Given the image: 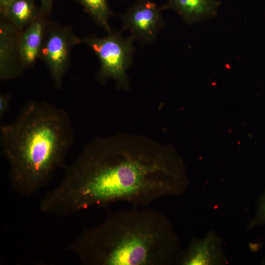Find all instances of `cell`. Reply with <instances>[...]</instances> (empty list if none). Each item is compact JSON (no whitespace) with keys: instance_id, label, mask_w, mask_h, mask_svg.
<instances>
[{"instance_id":"obj_1","label":"cell","mask_w":265,"mask_h":265,"mask_svg":"<svg viewBox=\"0 0 265 265\" xmlns=\"http://www.w3.org/2000/svg\"><path fill=\"white\" fill-rule=\"evenodd\" d=\"M188 185L183 162L170 148L119 134L88 142L65 167L61 182L43 196L41 206L48 214L59 216L118 201L145 206L182 194Z\"/></svg>"},{"instance_id":"obj_2","label":"cell","mask_w":265,"mask_h":265,"mask_svg":"<svg viewBox=\"0 0 265 265\" xmlns=\"http://www.w3.org/2000/svg\"><path fill=\"white\" fill-rule=\"evenodd\" d=\"M74 140L65 110L45 102H26L12 122L0 128L1 151L12 188L28 197L46 187L64 167Z\"/></svg>"},{"instance_id":"obj_3","label":"cell","mask_w":265,"mask_h":265,"mask_svg":"<svg viewBox=\"0 0 265 265\" xmlns=\"http://www.w3.org/2000/svg\"><path fill=\"white\" fill-rule=\"evenodd\" d=\"M179 248L169 219L148 208L110 212L67 247L85 265H168Z\"/></svg>"},{"instance_id":"obj_4","label":"cell","mask_w":265,"mask_h":265,"mask_svg":"<svg viewBox=\"0 0 265 265\" xmlns=\"http://www.w3.org/2000/svg\"><path fill=\"white\" fill-rule=\"evenodd\" d=\"M134 40L131 35L125 37L112 31L102 37H84L80 38V43L89 46L98 57L100 68L98 78L101 82L111 79L120 88H128L127 70L132 62Z\"/></svg>"},{"instance_id":"obj_5","label":"cell","mask_w":265,"mask_h":265,"mask_svg":"<svg viewBox=\"0 0 265 265\" xmlns=\"http://www.w3.org/2000/svg\"><path fill=\"white\" fill-rule=\"evenodd\" d=\"M47 29L39 57L47 65L54 85L58 89L62 86L68 68L71 50L80 43V38L68 27L52 26Z\"/></svg>"},{"instance_id":"obj_6","label":"cell","mask_w":265,"mask_h":265,"mask_svg":"<svg viewBox=\"0 0 265 265\" xmlns=\"http://www.w3.org/2000/svg\"><path fill=\"white\" fill-rule=\"evenodd\" d=\"M161 6L150 0H137L120 15L122 30L130 31L135 40L142 44L153 42L164 26Z\"/></svg>"},{"instance_id":"obj_7","label":"cell","mask_w":265,"mask_h":265,"mask_svg":"<svg viewBox=\"0 0 265 265\" xmlns=\"http://www.w3.org/2000/svg\"><path fill=\"white\" fill-rule=\"evenodd\" d=\"M9 21L0 22V78L7 80L21 76L23 67L18 53V31Z\"/></svg>"},{"instance_id":"obj_8","label":"cell","mask_w":265,"mask_h":265,"mask_svg":"<svg viewBox=\"0 0 265 265\" xmlns=\"http://www.w3.org/2000/svg\"><path fill=\"white\" fill-rule=\"evenodd\" d=\"M42 15L21 31L18 39V53L23 68L34 64L39 57L47 25Z\"/></svg>"},{"instance_id":"obj_9","label":"cell","mask_w":265,"mask_h":265,"mask_svg":"<svg viewBox=\"0 0 265 265\" xmlns=\"http://www.w3.org/2000/svg\"><path fill=\"white\" fill-rule=\"evenodd\" d=\"M218 239L211 234L203 239H192L187 249L178 254L175 263L182 265H213L220 262Z\"/></svg>"},{"instance_id":"obj_10","label":"cell","mask_w":265,"mask_h":265,"mask_svg":"<svg viewBox=\"0 0 265 265\" xmlns=\"http://www.w3.org/2000/svg\"><path fill=\"white\" fill-rule=\"evenodd\" d=\"M220 5L218 0H168L161 8L174 10L191 25L215 16Z\"/></svg>"},{"instance_id":"obj_11","label":"cell","mask_w":265,"mask_h":265,"mask_svg":"<svg viewBox=\"0 0 265 265\" xmlns=\"http://www.w3.org/2000/svg\"><path fill=\"white\" fill-rule=\"evenodd\" d=\"M19 31H22L41 15L34 0H15L0 12Z\"/></svg>"},{"instance_id":"obj_12","label":"cell","mask_w":265,"mask_h":265,"mask_svg":"<svg viewBox=\"0 0 265 265\" xmlns=\"http://www.w3.org/2000/svg\"><path fill=\"white\" fill-rule=\"evenodd\" d=\"M85 10L107 33L112 31L108 24L112 15L107 0H78Z\"/></svg>"},{"instance_id":"obj_13","label":"cell","mask_w":265,"mask_h":265,"mask_svg":"<svg viewBox=\"0 0 265 265\" xmlns=\"http://www.w3.org/2000/svg\"><path fill=\"white\" fill-rule=\"evenodd\" d=\"M262 225H265V189L258 201L256 213L249 227L252 228Z\"/></svg>"},{"instance_id":"obj_14","label":"cell","mask_w":265,"mask_h":265,"mask_svg":"<svg viewBox=\"0 0 265 265\" xmlns=\"http://www.w3.org/2000/svg\"><path fill=\"white\" fill-rule=\"evenodd\" d=\"M10 96L9 94H1L0 95V118H3L6 113L10 103Z\"/></svg>"},{"instance_id":"obj_15","label":"cell","mask_w":265,"mask_h":265,"mask_svg":"<svg viewBox=\"0 0 265 265\" xmlns=\"http://www.w3.org/2000/svg\"><path fill=\"white\" fill-rule=\"evenodd\" d=\"M41 3L40 13L43 16L49 13L51 11L53 0H40Z\"/></svg>"},{"instance_id":"obj_16","label":"cell","mask_w":265,"mask_h":265,"mask_svg":"<svg viewBox=\"0 0 265 265\" xmlns=\"http://www.w3.org/2000/svg\"><path fill=\"white\" fill-rule=\"evenodd\" d=\"M15 0H0V12H2L4 9L12 2Z\"/></svg>"},{"instance_id":"obj_17","label":"cell","mask_w":265,"mask_h":265,"mask_svg":"<svg viewBox=\"0 0 265 265\" xmlns=\"http://www.w3.org/2000/svg\"><path fill=\"white\" fill-rule=\"evenodd\" d=\"M264 263H265V262H264Z\"/></svg>"}]
</instances>
